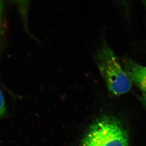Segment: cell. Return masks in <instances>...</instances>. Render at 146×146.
I'll list each match as a JSON object with an SVG mask.
<instances>
[{"mask_svg":"<svg viewBox=\"0 0 146 146\" xmlns=\"http://www.w3.org/2000/svg\"><path fill=\"white\" fill-rule=\"evenodd\" d=\"M96 59L100 71L111 93L120 96L130 91L131 80L123 70L114 52L106 43H103L101 46Z\"/></svg>","mask_w":146,"mask_h":146,"instance_id":"cell-1","label":"cell"},{"mask_svg":"<svg viewBox=\"0 0 146 146\" xmlns=\"http://www.w3.org/2000/svg\"><path fill=\"white\" fill-rule=\"evenodd\" d=\"M128 136L119 121L112 117H103L91 126L82 146H128Z\"/></svg>","mask_w":146,"mask_h":146,"instance_id":"cell-2","label":"cell"},{"mask_svg":"<svg viewBox=\"0 0 146 146\" xmlns=\"http://www.w3.org/2000/svg\"><path fill=\"white\" fill-rule=\"evenodd\" d=\"M127 73L133 81L143 91H146V66L132 60L127 62Z\"/></svg>","mask_w":146,"mask_h":146,"instance_id":"cell-3","label":"cell"},{"mask_svg":"<svg viewBox=\"0 0 146 146\" xmlns=\"http://www.w3.org/2000/svg\"><path fill=\"white\" fill-rule=\"evenodd\" d=\"M6 106L4 98L0 89V119L3 117L6 112Z\"/></svg>","mask_w":146,"mask_h":146,"instance_id":"cell-4","label":"cell"},{"mask_svg":"<svg viewBox=\"0 0 146 146\" xmlns=\"http://www.w3.org/2000/svg\"><path fill=\"white\" fill-rule=\"evenodd\" d=\"M3 4L0 1V42L1 39L2 33L3 32Z\"/></svg>","mask_w":146,"mask_h":146,"instance_id":"cell-5","label":"cell"},{"mask_svg":"<svg viewBox=\"0 0 146 146\" xmlns=\"http://www.w3.org/2000/svg\"><path fill=\"white\" fill-rule=\"evenodd\" d=\"M144 91V99H145V102L146 105V91Z\"/></svg>","mask_w":146,"mask_h":146,"instance_id":"cell-6","label":"cell"},{"mask_svg":"<svg viewBox=\"0 0 146 146\" xmlns=\"http://www.w3.org/2000/svg\"><path fill=\"white\" fill-rule=\"evenodd\" d=\"M145 5H146V1H145Z\"/></svg>","mask_w":146,"mask_h":146,"instance_id":"cell-7","label":"cell"}]
</instances>
